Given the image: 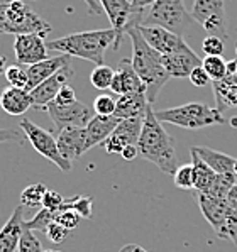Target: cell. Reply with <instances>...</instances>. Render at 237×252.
I'll return each instance as SVG.
<instances>
[{"instance_id":"18","label":"cell","mask_w":237,"mask_h":252,"mask_svg":"<svg viewBox=\"0 0 237 252\" xmlns=\"http://www.w3.org/2000/svg\"><path fill=\"white\" fill-rule=\"evenodd\" d=\"M24 207L19 203L14 208L10 219L0 228V252H17L19 240H21L22 230H24Z\"/></svg>"},{"instance_id":"31","label":"cell","mask_w":237,"mask_h":252,"mask_svg":"<svg viewBox=\"0 0 237 252\" xmlns=\"http://www.w3.org/2000/svg\"><path fill=\"white\" fill-rule=\"evenodd\" d=\"M53 222H54V212L48 210V208H41V212H37L31 220H24V225L27 228H31L33 232L37 230V232L46 234L48 227L51 225Z\"/></svg>"},{"instance_id":"40","label":"cell","mask_w":237,"mask_h":252,"mask_svg":"<svg viewBox=\"0 0 237 252\" xmlns=\"http://www.w3.org/2000/svg\"><path fill=\"white\" fill-rule=\"evenodd\" d=\"M63 203H65V198L58 191H53V189H48L44 198H42V208H48V210H53V212L60 210Z\"/></svg>"},{"instance_id":"51","label":"cell","mask_w":237,"mask_h":252,"mask_svg":"<svg viewBox=\"0 0 237 252\" xmlns=\"http://www.w3.org/2000/svg\"><path fill=\"white\" fill-rule=\"evenodd\" d=\"M231 124H232V126H234V127H237V117L231 119Z\"/></svg>"},{"instance_id":"54","label":"cell","mask_w":237,"mask_h":252,"mask_svg":"<svg viewBox=\"0 0 237 252\" xmlns=\"http://www.w3.org/2000/svg\"><path fill=\"white\" fill-rule=\"evenodd\" d=\"M236 75H237V73H236Z\"/></svg>"},{"instance_id":"43","label":"cell","mask_w":237,"mask_h":252,"mask_svg":"<svg viewBox=\"0 0 237 252\" xmlns=\"http://www.w3.org/2000/svg\"><path fill=\"white\" fill-rule=\"evenodd\" d=\"M21 141V134L15 129H0V142Z\"/></svg>"},{"instance_id":"36","label":"cell","mask_w":237,"mask_h":252,"mask_svg":"<svg viewBox=\"0 0 237 252\" xmlns=\"http://www.w3.org/2000/svg\"><path fill=\"white\" fill-rule=\"evenodd\" d=\"M202 49H203L205 56H222L225 44L220 37L217 36H207L202 42Z\"/></svg>"},{"instance_id":"7","label":"cell","mask_w":237,"mask_h":252,"mask_svg":"<svg viewBox=\"0 0 237 252\" xmlns=\"http://www.w3.org/2000/svg\"><path fill=\"white\" fill-rule=\"evenodd\" d=\"M192 17L210 36H217L222 41L229 39L224 0H195L192 7Z\"/></svg>"},{"instance_id":"49","label":"cell","mask_w":237,"mask_h":252,"mask_svg":"<svg viewBox=\"0 0 237 252\" xmlns=\"http://www.w3.org/2000/svg\"><path fill=\"white\" fill-rule=\"evenodd\" d=\"M7 60H5V56H0V75H5V71H7Z\"/></svg>"},{"instance_id":"19","label":"cell","mask_w":237,"mask_h":252,"mask_svg":"<svg viewBox=\"0 0 237 252\" xmlns=\"http://www.w3.org/2000/svg\"><path fill=\"white\" fill-rule=\"evenodd\" d=\"M120 124V119L115 115H97L87 124V151L95 146H102L110 137V134L115 130Z\"/></svg>"},{"instance_id":"25","label":"cell","mask_w":237,"mask_h":252,"mask_svg":"<svg viewBox=\"0 0 237 252\" xmlns=\"http://www.w3.org/2000/svg\"><path fill=\"white\" fill-rule=\"evenodd\" d=\"M142 122H144V119H141V117L120 120V124L115 127L112 135H114L124 147L137 146L139 135H141V130H142Z\"/></svg>"},{"instance_id":"32","label":"cell","mask_w":237,"mask_h":252,"mask_svg":"<svg viewBox=\"0 0 237 252\" xmlns=\"http://www.w3.org/2000/svg\"><path fill=\"white\" fill-rule=\"evenodd\" d=\"M174 185L181 189H193L195 188V171H193V164H183L176 169L173 174Z\"/></svg>"},{"instance_id":"16","label":"cell","mask_w":237,"mask_h":252,"mask_svg":"<svg viewBox=\"0 0 237 252\" xmlns=\"http://www.w3.org/2000/svg\"><path fill=\"white\" fill-rule=\"evenodd\" d=\"M58 147L65 159L75 161L87 153V130L85 127H66L58 132Z\"/></svg>"},{"instance_id":"37","label":"cell","mask_w":237,"mask_h":252,"mask_svg":"<svg viewBox=\"0 0 237 252\" xmlns=\"http://www.w3.org/2000/svg\"><path fill=\"white\" fill-rule=\"evenodd\" d=\"M93 110L97 115H114L115 112V100L110 95H100L93 102Z\"/></svg>"},{"instance_id":"39","label":"cell","mask_w":237,"mask_h":252,"mask_svg":"<svg viewBox=\"0 0 237 252\" xmlns=\"http://www.w3.org/2000/svg\"><path fill=\"white\" fill-rule=\"evenodd\" d=\"M56 105H61V107H66V105H73V103H76L78 100H76V93H75V88L69 87L68 83L65 85L63 88L60 90V93L56 95V98L53 100Z\"/></svg>"},{"instance_id":"1","label":"cell","mask_w":237,"mask_h":252,"mask_svg":"<svg viewBox=\"0 0 237 252\" xmlns=\"http://www.w3.org/2000/svg\"><path fill=\"white\" fill-rule=\"evenodd\" d=\"M137 151L142 159L153 162L163 173L174 174L178 169V156L174 139L166 132L151 105L147 107L142 130L137 141Z\"/></svg>"},{"instance_id":"44","label":"cell","mask_w":237,"mask_h":252,"mask_svg":"<svg viewBox=\"0 0 237 252\" xmlns=\"http://www.w3.org/2000/svg\"><path fill=\"white\" fill-rule=\"evenodd\" d=\"M154 2H156V0H131L132 7H134V10H137V12H146Z\"/></svg>"},{"instance_id":"45","label":"cell","mask_w":237,"mask_h":252,"mask_svg":"<svg viewBox=\"0 0 237 252\" xmlns=\"http://www.w3.org/2000/svg\"><path fill=\"white\" fill-rule=\"evenodd\" d=\"M120 156H122L126 161H134L135 158L139 156L137 146H127V147H124V151H122V154H120Z\"/></svg>"},{"instance_id":"42","label":"cell","mask_w":237,"mask_h":252,"mask_svg":"<svg viewBox=\"0 0 237 252\" xmlns=\"http://www.w3.org/2000/svg\"><path fill=\"white\" fill-rule=\"evenodd\" d=\"M190 81H192L195 87L202 88V87H207L212 80H210V76L207 75V71L203 69V66H198L190 73Z\"/></svg>"},{"instance_id":"46","label":"cell","mask_w":237,"mask_h":252,"mask_svg":"<svg viewBox=\"0 0 237 252\" xmlns=\"http://www.w3.org/2000/svg\"><path fill=\"white\" fill-rule=\"evenodd\" d=\"M83 2L87 3V7H88V14L99 15V14H102V12H103V9L100 7L99 0H83Z\"/></svg>"},{"instance_id":"11","label":"cell","mask_w":237,"mask_h":252,"mask_svg":"<svg viewBox=\"0 0 237 252\" xmlns=\"http://www.w3.org/2000/svg\"><path fill=\"white\" fill-rule=\"evenodd\" d=\"M137 29L147 44L161 54L180 53L190 48L186 44L185 37L178 36V34H174L168 29H163L159 26H137Z\"/></svg>"},{"instance_id":"27","label":"cell","mask_w":237,"mask_h":252,"mask_svg":"<svg viewBox=\"0 0 237 252\" xmlns=\"http://www.w3.org/2000/svg\"><path fill=\"white\" fill-rule=\"evenodd\" d=\"M93 196H81V195H76V196H71V198H66L65 203L61 205V208L65 210H73L76 212L81 219H92L93 217Z\"/></svg>"},{"instance_id":"9","label":"cell","mask_w":237,"mask_h":252,"mask_svg":"<svg viewBox=\"0 0 237 252\" xmlns=\"http://www.w3.org/2000/svg\"><path fill=\"white\" fill-rule=\"evenodd\" d=\"M99 3L103 9V12L107 14L112 29L117 34V39H115V44H114V49L117 51L124 41L122 37L126 36V27L129 26L134 19L144 17V12L134 10L131 0H99Z\"/></svg>"},{"instance_id":"41","label":"cell","mask_w":237,"mask_h":252,"mask_svg":"<svg viewBox=\"0 0 237 252\" xmlns=\"http://www.w3.org/2000/svg\"><path fill=\"white\" fill-rule=\"evenodd\" d=\"M68 232L69 230H66V228L61 227L60 223L53 222L51 225L48 227V230H46V237L54 244H63L66 237H68Z\"/></svg>"},{"instance_id":"52","label":"cell","mask_w":237,"mask_h":252,"mask_svg":"<svg viewBox=\"0 0 237 252\" xmlns=\"http://www.w3.org/2000/svg\"><path fill=\"white\" fill-rule=\"evenodd\" d=\"M234 174L237 176V159H236V164H234Z\"/></svg>"},{"instance_id":"29","label":"cell","mask_w":237,"mask_h":252,"mask_svg":"<svg viewBox=\"0 0 237 252\" xmlns=\"http://www.w3.org/2000/svg\"><path fill=\"white\" fill-rule=\"evenodd\" d=\"M234 185H236V174L234 173L217 174L212 188L208 189V195L215 196V198H220V200H227L229 191H231V188Z\"/></svg>"},{"instance_id":"50","label":"cell","mask_w":237,"mask_h":252,"mask_svg":"<svg viewBox=\"0 0 237 252\" xmlns=\"http://www.w3.org/2000/svg\"><path fill=\"white\" fill-rule=\"evenodd\" d=\"M12 2H27V0H0V5H5V3H12Z\"/></svg>"},{"instance_id":"47","label":"cell","mask_w":237,"mask_h":252,"mask_svg":"<svg viewBox=\"0 0 237 252\" xmlns=\"http://www.w3.org/2000/svg\"><path fill=\"white\" fill-rule=\"evenodd\" d=\"M119 252H147V251L144 247L137 246V244H127V246H124Z\"/></svg>"},{"instance_id":"8","label":"cell","mask_w":237,"mask_h":252,"mask_svg":"<svg viewBox=\"0 0 237 252\" xmlns=\"http://www.w3.org/2000/svg\"><path fill=\"white\" fill-rule=\"evenodd\" d=\"M46 112L51 117V122L56 127V132H61L66 127H87V124L95 117L93 107H88L83 102H76L73 105H56L54 102L46 107Z\"/></svg>"},{"instance_id":"33","label":"cell","mask_w":237,"mask_h":252,"mask_svg":"<svg viewBox=\"0 0 237 252\" xmlns=\"http://www.w3.org/2000/svg\"><path fill=\"white\" fill-rule=\"evenodd\" d=\"M5 78L9 81V87L14 88H27V83H29V78H27V69L22 66V64L15 63L12 66L7 68L5 71Z\"/></svg>"},{"instance_id":"24","label":"cell","mask_w":237,"mask_h":252,"mask_svg":"<svg viewBox=\"0 0 237 252\" xmlns=\"http://www.w3.org/2000/svg\"><path fill=\"white\" fill-rule=\"evenodd\" d=\"M190 156H192L193 171H195V189L198 193H208L217 178V173L193 149H190Z\"/></svg>"},{"instance_id":"30","label":"cell","mask_w":237,"mask_h":252,"mask_svg":"<svg viewBox=\"0 0 237 252\" xmlns=\"http://www.w3.org/2000/svg\"><path fill=\"white\" fill-rule=\"evenodd\" d=\"M115 71L107 64H102V66H97L92 71L90 75V81L95 88L99 90H108L112 87V81H114Z\"/></svg>"},{"instance_id":"3","label":"cell","mask_w":237,"mask_h":252,"mask_svg":"<svg viewBox=\"0 0 237 252\" xmlns=\"http://www.w3.org/2000/svg\"><path fill=\"white\" fill-rule=\"evenodd\" d=\"M117 34L112 29H99V31H83L69 36L60 37V39L48 41L49 51H58L60 54H68L71 58H81L95 63L97 66L105 64V51L114 48Z\"/></svg>"},{"instance_id":"22","label":"cell","mask_w":237,"mask_h":252,"mask_svg":"<svg viewBox=\"0 0 237 252\" xmlns=\"http://www.w3.org/2000/svg\"><path fill=\"white\" fill-rule=\"evenodd\" d=\"M192 149L195 151L198 156L207 162L217 174L234 173L236 158L229 156V154H224V153H219V151H213L210 147H203V146H195V147H192Z\"/></svg>"},{"instance_id":"4","label":"cell","mask_w":237,"mask_h":252,"mask_svg":"<svg viewBox=\"0 0 237 252\" xmlns=\"http://www.w3.org/2000/svg\"><path fill=\"white\" fill-rule=\"evenodd\" d=\"M159 122L173 124V126L183 127V129L197 130L210 126H222L227 120L224 114L217 108H212L200 102H190L180 107L166 108V110L154 112Z\"/></svg>"},{"instance_id":"34","label":"cell","mask_w":237,"mask_h":252,"mask_svg":"<svg viewBox=\"0 0 237 252\" xmlns=\"http://www.w3.org/2000/svg\"><path fill=\"white\" fill-rule=\"evenodd\" d=\"M41 240L34 235V232L31 228H27L24 225V230H22L21 240H19V249L17 252H42Z\"/></svg>"},{"instance_id":"20","label":"cell","mask_w":237,"mask_h":252,"mask_svg":"<svg viewBox=\"0 0 237 252\" xmlns=\"http://www.w3.org/2000/svg\"><path fill=\"white\" fill-rule=\"evenodd\" d=\"M0 107L9 115H24L29 108H33V98L31 93L24 88H14L7 87L0 93Z\"/></svg>"},{"instance_id":"38","label":"cell","mask_w":237,"mask_h":252,"mask_svg":"<svg viewBox=\"0 0 237 252\" xmlns=\"http://www.w3.org/2000/svg\"><path fill=\"white\" fill-rule=\"evenodd\" d=\"M225 240H231L232 244L237 246V205H231V208H229Z\"/></svg>"},{"instance_id":"26","label":"cell","mask_w":237,"mask_h":252,"mask_svg":"<svg viewBox=\"0 0 237 252\" xmlns=\"http://www.w3.org/2000/svg\"><path fill=\"white\" fill-rule=\"evenodd\" d=\"M48 186L44 183H34L22 189L21 193V205L27 208H37L42 207V198H44Z\"/></svg>"},{"instance_id":"15","label":"cell","mask_w":237,"mask_h":252,"mask_svg":"<svg viewBox=\"0 0 237 252\" xmlns=\"http://www.w3.org/2000/svg\"><path fill=\"white\" fill-rule=\"evenodd\" d=\"M71 66V56L68 54H58L54 58H48V60L41 61V63H36L33 66H27V78H29V83H27V92H31L33 88H36L37 85H41L44 80L51 78L53 75H56L58 71L65 68Z\"/></svg>"},{"instance_id":"53","label":"cell","mask_w":237,"mask_h":252,"mask_svg":"<svg viewBox=\"0 0 237 252\" xmlns=\"http://www.w3.org/2000/svg\"><path fill=\"white\" fill-rule=\"evenodd\" d=\"M42 252H61V251H53V249H48V251H42Z\"/></svg>"},{"instance_id":"10","label":"cell","mask_w":237,"mask_h":252,"mask_svg":"<svg viewBox=\"0 0 237 252\" xmlns=\"http://www.w3.org/2000/svg\"><path fill=\"white\" fill-rule=\"evenodd\" d=\"M14 54L17 63L26 68L48 60L49 49L46 37L39 36V34H21V36H15Z\"/></svg>"},{"instance_id":"21","label":"cell","mask_w":237,"mask_h":252,"mask_svg":"<svg viewBox=\"0 0 237 252\" xmlns=\"http://www.w3.org/2000/svg\"><path fill=\"white\" fill-rule=\"evenodd\" d=\"M151 103L147 102V96L142 95H120L119 100L115 102V112L114 115L120 120L124 119H144L146 110Z\"/></svg>"},{"instance_id":"48","label":"cell","mask_w":237,"mask_h":252,"mask_svg":"<svg viewBox=\"0 0 237 252\" xmlns=\"http://www.w3.org/2000/svg\"><path fill=\"white\" fill-rule=\"evenodd\" d=\"M227 201H229V205H237V183L232 186L231 191H229Z\"/></svg>"},{"instance_id":"28","label":"cell","mask_w":237,"mask_h":252,"mask_svg":"<svg viewBox=\"0 0 237 252\" xmlns=\"http://www.w3.org/2000/svg\"><path fill=\"white\" fill-rule=\"evenodd\" d=\"M202 66L212 81L224 80L227 76V61L222 56H205L202 60Z\"/></svg>"},{"instance_id":"14","label":"cell","mask_w":237,"mask_h":252,"mask_svg":"<svg viewBox=\"0 0 237 252\" xmlns=\"http://www.w3.org/2000/svg\"><path fill=\"white\" fill-rule=\"evenodd\" d=\"M110 90L117 95H146V85L144 81L139 78V75L135 73L132 61L127 58H122L119 61V68L115 71L114 81H112Z\"/></svg>"},{"instance_id":"12","label":"cell","mask_w":237,"mask_h":252,"mask_svg":"<svg viewBox=\"0 0 237 252\" xmlns=\"http://www.w3.org/2000/svg\"><path fill=\"white\" fill-rule=\"evenodd\" d=\"M197 200H198V207H200L202 213H203L205 220L212 225L217 237L225 240L227 215H229V208H231L229 201L210 196L208 193H198Z\"/></svg>"},{"instance_id":"6","label":"cell","mask_w":237,"mask_h":252,"mask_svg":"<svg viewBox=\"0 0 237 252\" xmlns=\"http://www.w3.org/2000/svg\"><path fill=\"white\" fill-rule=\"evenodd\" d=\"M19 126H21L27 141L31 142V146H33L41 156H44L46 159L51 161L53 164H56L63 173L71 171V161L65 159V158L61 156L60 147H58V141L54 139V135L49 132V130L42 129V127L36 126V124L27 119L21 120Z\"/></svg>"},{"instance_id":"5","label":"cell","mask_w":237,"mask_h":252,"mask_svg":"<svg viewBox=\"0 0 237 252\" xmlns=\"http://www.w3.org/2000/svg\"><path fill=\"white\" fill-rule=\"evenodd\" d=\"M193 22L183 0H156L144 12L141 26H159L185 37Z\"/></svg>"},{"instance_id":"2","label":"cell","mask_w":237,"mask_h":252,"mask_svg":"<svg viewBox=\"0 0 237 252\" xmlns=\"http://www.w3.org/2000/svg\"><path fill=\"white\" fill-rule=\"evenodd\" d=\"M126 36H129L132 42V66L139 75V78L144 81L147 102L154 103L163 87L171 80L168 71L163 66V54L147 44L135 24L127 26Z\"/></svg>"},{"instance_id":"13","label":"cell","mask_w":237,"mask_h":252,"mask_svg":"<svg viewBox=\"0 0 237 252\" xmlns=\"http://www.w3.org/2000/svg\"><path fill=\"white\" fill-rule=\"evenodd\" d=\"M73 76L71 66L65 68L61 71H58L56 75H53L51 78L44 80L41 85H37L36 88H33L31 93V98H33V108L37 110H46V107L56 98V95L60 93L61 88L68 83V78Z\"/></svg>"},{"instance_id":"17","label":"cell","mask_w":237,"mask_h":252,"mask_svg":"<svg viewBox=\"0 0 237 252\" xmlns=\"http://www.w3.org/2000/svg\"><path fill=\"white\" fill-rule=\"evenodd\" d=\"M163 66L168 71L169 78H190V73L202 66V60L192 48L180 53L163 54Z\"/></svg>"},{"instance_id":"35","label":"cell","mask_w":237,"mask_h":252,"mask_svg":"<svg viewBox=\"0 0 237 252\" xmlns=\"http://www.w3.org/2000/svg\"><path fill=\"white\" fill-rule=\"evenodd\" d=\"M54 222L60 223L61 227H65L66 230H75V228L80 225L81 217L76 212H73V210H65V208H60V210L54 212Z\"/></svg>"},{"instance_id":"23","label":"cell","mask_w":237,"mask_h":252,"mask_svg":"<svg viewBox=\"0 0 237 252\" xmlns=\"http://www.w3.org/2000/svg\"><path fill=\"white\" fill-rule=\"evenodd\" d=\"M213 96H215L217 110L224 112L229 108H237V85L231 80L224 78L219 81H212Z\"/></svg>"}]
</instances>
